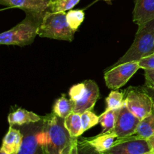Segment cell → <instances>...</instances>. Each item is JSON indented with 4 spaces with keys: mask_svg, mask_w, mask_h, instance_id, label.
Segmentation results:
<instances>
[{
    "mask_svg": "<svg viewBox=\"0 0 154 154\" xmlns=\"http://www.w3.org/2000/svg\"><path fill=\"white\" fill-rule=\"evenodd\" d=\"M75 138L65 126L64 119L54 112L42 118L40 139L45 154H68Z\"/></svg>",
    "mask_w": 154,
    "mask_h": 154,
    "instance_id": "1",
    "label": "cell"
},
{
    "mask_svg": "<svg viewBox=\"0 0 154 154\" xmlns=\"http://www.w3.org/2000/svg\"><path fill=\"white\" fill-rule=\"evenodd\" d=\"M45 14L26 13L22 22L0 35V44L23 47L32 43Z\"/></svg>",
    "mask_w": 154,
    "mask_h": 154,
    "instance_id": "2",
    "label": "cell"
},
{
    "mask_svg": "<svg viewBox=\"0 0 154 154\" xmlns=\"http://www.w3.org/2000/svg\"><path fill=\"white\" fill-rule=\"evenodd\" d=\"M154 53V19L138 26L135 39L126 54L112 66L128 62L139 61Z\"/></svg>",
    "mask_w": 154,
    "mask_h": 154,
    "instance_id": "3",
    "label": "cell"
},
{
    "mask_svg": "<svg viewBox=\"0 0 154 154\" xmlns=\"http://www.w3.org/2000/svg\"><path fill=\"white\" fill-rule=\"evenodd\" d=\"M75 32L68 23L66 12L46 11L39 26L38 35L42 38L72 42Z\"/></svg>",
    "mask_w": 154,
    "mask_h": 154,
    "instance_id": "4",
    "label": "cell"
},
{
    "mask_svg": "<svg viewBox=\"0 0 154 154\" xmlns=\"http://www.w3.org/2000/svg\"><path fill=\"white\" fill-rule=\"evenodd\" d=\"M69 95L73 102V112L81 114L93 109L99 98V89L95 81L87 80L72 86Z\"/></svg>",
    "mask_w": 154,
    "mask_h": 154,
    "instance_id": "5",
    "label": "cell"
},
{
    "mask_svg": "<svg viewBox=\"0 0 154 154\" xmlns=\"http://www.w3.org/2000/svg\"><path fill=\"white\" fill-rule=\"evenodd\" d=\"M124 104L140 120L150 114L154 107L153 99L143 89L138 87L128 89Z\"/></svg>",
    "mask_w": 154,
    "mask_h": 154,
    "instance_id": "6",
    "label": "cell"
},
{
    "mask_svg": "<svg viewBox=\"0 0 154 154\" xmlns=\"http://www.w3.org/2000/svg\"><path fill=\"white\" fill-rule=\"evenodd\" d=\"M139 69L141 68L138 61L128 62L111 66L104 75L106 86L114 90L121 88Z\"/></svg>",
    "mask_w": 154,
    "mask_h": 154,
    "instance_id": "7",
    "label": "cell"
},
{
    "mask_svg": "<svg viewBox=\"0 0 154 154\" xmlns=\"http://www.w3.org/2000/svg\"><path fill=\"white\" fill-rule=\"evenodd\" d=\"M38 123L24 125L23 127L21 126L20 130L23 134V142L18 154H45L40 139L42 120Z\"/></svg>",
    "mask_w": 154,
    "mask_h": 154,
    "instance_id": "8",
    "label": "cell"
},
{
    "mask_svg": "<svg viewBox=\"0 0 154 154\" xmlns=\"http://www.w3.org/2000/svg\"><path fill=\"white\" fill-rule=\"evenodd\" d=\"M147 139L136 135L117 139L111 149L102 154H144L152 151Z\"/></svg>",
    "mask_w": 154,
    "mask_h": 154,
    "instance_id": "9",
    "label": "cell"
},
{
    "mask_svg": "<svg viewBox=\"0 0 154 154\" xmlns=\"http://www.w3.org/2000/svg\"><path fill=\"white\" fill-rule=\"evenodd\" d=\"M139 122V119L135 117L124 104L120 109L112 132L117 135V139L131 136L135 133Z\"/></svg>",
    "mask_w": 154,
    "mask_h": 154,
    "instance_id": "10",
    "label": "cell"
},
{
    "mask_svg": "<svg viewBox=\"0 0 154 154\" xmlns=\"http://www.w3.org/2000/svg\"><path fill=\"white\" fill-rule=\"evenodd\" d=\"M53 0H0V4L8 8H17L26 13L44 14L48 11Z\"/></svg>",
    "mask_w": 154,
    "mask_h": 154,
    "instance_id": "11",
    "label": "cell"
},
{
    "mask_svg": "<svg viewBox=\"0 0 154 154\" xmlns=\"http://www.w3.org/2000/svg\"><path fill=\"white\" fill-rule=\"evenodd\" d=\"M154 19V0H135L133 22L138 26Z\"/></svg>",
    "mask_w": 154,
    "mask_h": 154,
    "instance_id": "12",
    "label": "cell"
},
{
    "mask_svg": "<svg viewBox=\"0 0 154 154\" xmlns=\"http://www.w3.org/2000/svg\"><path fill=\"white\" fill-rule=\"evenodd\" d=\"M23 142V134L20 129L10 126L2 141V150L7 154H18Z\"/></svg>",
    "mask_w": 154,
    "mask_h": 154,
    "instance_id": "13",
    "label": "cell"
},
{
    "mask_svg": "<svg viewBox=\"0 0 154 154\" xmlns=\"http://www.w3.org/2000/svg\"><path fill=\"white\" fill-rule=\"evenodd\" d=\"M83 139L98 152L104 153L112 147L115 141H117V136L114 132H110L105 134H99L93 138Z\"/></svg>",
    "mask_w": 154,
    "mask_h": 154,
    "instance_id": "14",
    "label": "cell"
},
{
    "mask_svg": "<svg viewBox=\"0 0 154 154\" xmlns=\"http://www.w3.org/2000/svg\"><path fill=\"white\" fill-rule=\"evenodd\" d=\"M42 120L40 116L32 111H26L22 108H18L15 111L11 113L8 117V120L10 126H24L29 123H38Z\"/></svg>",
    "mask_w": 154,
    "mask_h": 154,
    "instance_id": "15",
    "label": "cell"
},
{
    "mask_svg": "<svg viewBox=\"0 0 154 154\" xmlns=\"http://www.w3.org/2000/svg\"><path fill=\"white\" fill-rule=\"evenodd\" d=\"M65 126L72 138H78L84 132L80 114L72 112L64 119Z\"/></svg>",
    "mask_w": 154,
    "mask_h": 154,
    "instance_id": "16",
    "label": "cell"
},
{
    "mask_svg": "<svg viewBox=\"0 0 154 154\" xmlns=\"http://www.w3.org/2000/svg\"><path fill=\"white\" fill-rule=\"evenodd\" d=\"M154 133V107L150 114L140 120L135 133L136 136L141 138L148 139Z\"/></svg>",
    "mask_w": 154,
    "mask_h": 154,
    "instance_id": "17",
    "label": "cell"
},
{
    "mask_svg": "<svg viewBox=\"0 0 154 154\" xmlns=\"http://www.w3.org/2000/svg\"><path fill=\"white\" fill-rule=\"evenodd\" d=\"M74 105L71 99H68L65 94L56 101L53 108V112L61 118L65 119L73 112Z\"/></svg>",
    "mask_w": 154,
    "mask_h": 154,
    "instance_id": "18",
    "label": "cell"
},
{
    "mask_svg": "<svg viewBox=\"0 0 154 154\" xmlns=\"http://www.w3.org/2000/svg\"><path fill=\"white\" fill-rule=\"evenodd\" d=\"M120 108L104 112L99 116V123L102 128V132L99 134H105L112 132L115 126L117 116Z\"/></svg>",
    "mask_w": 154,
    "mask_h": 154,
    "instance_id": "19",
    "label": "cell"
},
{
    "mask_svg": "<svg viewBox=\"0 0 154 154\" xmlns=\"http://www.w3.org/2000/svg\"><path fill=\"white\" fill-rule=\"evenodd\" d=\"M105 102H106L105 112L111 110L121 108L124 105V93L118 91L117 90H113L106 98Z\"/></svg>",
    "mask_w": 154,
    "mask_h": 154,
    "instance_id": "20",
    "label": "cell"
},
{
    "mask_svg": "<svg viewBox=\"0 0 154 154\" xmlns=\"http://www.w3.org/2000/svg\"><path fill=\"white\" fill-rule=\"evenodd\" d=\"M85 17V14L82 10H70L66 14V20L73 31L76 32Z\"/></svg>",
    "mask_w": 154,
    "mask_h": 154,
    "instance_id": "21",
    "label": "cell"
},
{
    "mask_svg": "<svg viewBox=\"0 0 154 154\" xmlns=\"http://www.w3.org/2000/svg\"><path fill=\"white\" fill-rule=\"evenodd\" d=\"M80 0H53L49 10L51 12H66L70 11L78 4Z\"/></svg>",
    "mask_w": 154,
    "mask_h": 154,
    "instance_id": "22",
    "label": "cell"
},
{
    "mask_svg": "<svg viewBox=\"0 0 154 154\" xmlns=\"http://www.w3.org/2000/svg\"><path fill=\"white\" fill-rule=\"evenodd\" d=\"M81 122L84 132L93 127L99 123V117L95 114L92 111H84L81 114Z\"/></svg>",
    "mask_w": 154,
    "mask_h": 154,
    "instance_id": "23",
    "label": "cell"
},
{
    "mask_svg": "<svg viewBox=\"0 0 154 154\" xmlns=\"http://www.w3.org/2000/svg\"><path fill=\"white\" fill-rule=\"evenodd\" d=\"M78 154H102L95 150L84 139L78 141Z\"/></svg>",
    "mask_w": 154,
    "mask_h": 154,
    "instance_id": "24",
    "label": "cell"
},
{
    "mask_svg": "<svg viewBox=\"0 0 154 154\" xmlns=\"http://www.w3.org/2000/svg\"><path fill=\"white\" fill-rule=\"evenodd\" d=\"M139 66L141 69L147 70V69H154V53L151 55L142 58L138 61Z\"/></svg>",
    "mask_w": 154,
    "mask_h": 154,
    "instance_id": "25",
    "label": "cell"
},
{
    "mask_svg": "<svg viewBox=\"0 0 154 154\" xmlns=\"http://www.w3.org/2000/svg\"><path fill=\"white\" fill-rule=\"evenodd\" d=\"M145 84L148 88L154 90V69L145 70Z\"/></svg>",
    "mask_w": 154,
    "mask_h": 154,
    "instance_id": "26",
    "label": "cell"
},
{
    "mask_svg": "<svg viewBox=\"0 0 154 154\" xmlns=\"http://www.w3.org/2000/svg\"><path fill=\"white\" fill-rule=\"evenodd\" d=\"M147 141H148L149 144L151 147V149L154 151V133L147 139Z\"/></svg>",
    "mask_w": 154,
    "mask_h": 154,
    "instance_id": "27",
    "label": "cell"
},
{
    "mask_svg": "<svg viewBox=\"0 0 154 154\" xmlns=\"http://www.w3.org/2000/svg\"><path fill=\"white\" fill-rule=\"evenodd\" d=\"M0 154H7V153H6L4 151V150H2V149H1V151H0Z\"/></svg>",
    "mask_w": 154,
    "mask_h": 154,
    "instance_id": "28",
    "label": "cell"
},
{
    "mask_svg": "<svg viewBox=\"0 0 154 154\" xmlns=\"http://www.w3.org/2000/svg\"><path fill=\"white\" fill-rule=\"evenodd\" d=\"M144 154H154V151H153V150H152V151H150V152H148V153H144Z\"/></svg>",
    "mask_w": 154,
    "mask_h": 154,
    "instance_id": "29",
    "label": "cell"
},
{
    "mask_svg": "<svg viewBox=\"0 0 154 154\" xmlns=\"http://www.w3.org/2000/svg\"><path fill=\"white\" fill-rule=\"evenodd\" d=\"M103 1L107 2H111L113 1V0H103Z\"/></svg>",
    "mask_w": 154,
    "mask_h": 154,
    "instance_id": "30",
    "label": "cell"
},
{
    "mask_svg": "<svg viewBox=\"0 0 154 154\" xmlns=\"http://www.w3.org/2000/svg\"><path fill=\"white\" fill-rule=\"evenodd\" d=\"M153 105H154V100H153Z\"/></svg>",
    "mask_w": 154,
    "mask_h": 154,
    "instance_id": "31",
    "label": "cell"
},
{
    "mask_svg": "<svg viewBox=\"0 0 154 154\" xmlns=\"http://www.w3.org/2000/svg\"><path fill=\"white\" fill-rule=\"evenodd\" d=\"M69 152H70V151H69ZM68 154H69V153H68Z\"/></svg>",
    "mask_w": 154,
    "mask_h": 154,
    "instance_id": "32",
    "label": "cell"
}]
</instances>
